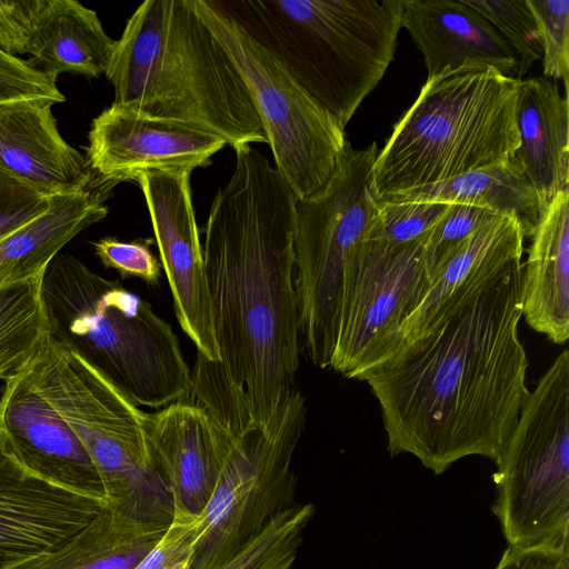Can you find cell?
<instances>
[{
  "label": "cell",
  "mask_w": 569,
  "mask_h": 569,
  "mask_svg": "<svg viewBox=\"0 0 569 569\" xmlns=\"http://www.w3.org/2000/svg\"><path fill=\"white\" fill-rule=\"evenodd\" d=\"M214 196L202 246L220 360L197 353L191 396L226 427H267L297 389V196L251 144Z\"/></svg>",
  "instance_id": "cell-1"
},
{
  "label": "cell",
  "mask_w": 569,
  "mask_h": 569,
  "mask_svg": "<svg viewBox=\"0 0 569 569\" xmlns=\"http://www.w3.org/2000/svg\"><path fill=\"white\" fill-rule=\"evenodd\" d=\"M345 129L393 60L403 0H218Z\"/></svg>",
  "instance_id": "cell-5"
},
{
  "label": "cell",
  "mask_w": 569,
  "mask_h": 569,
  "mask_svg": "<svg viewBox=\"0 0 569 569\" xmlns=\"http://www.w3.org/2000/svg\"><path fill=\"white\" fill-rule=\"evenodd\" d=\"M53 104L43 98L0 102V169L51 196L102 181L60 134Z\"/></svg>",
  "instance_id": "cell-19"
},
{
  "label": "cell",
  "mask_w": 569,
  "mask_h": 569,
  "mask_svg": "<svg viewBox=\"0 0 569 569\" xmlns=\"http://www.w3.org/2000/svg\"><path fill=\"white\" fill-rule=\"evenodd\" d=\"M516 120L519 147L512 160L535 188L543 209L569 184V106L555 81L518 83Z\"/></svg>",
  "instance_id": "cell-21"
},
{
  "label": "cell",
  "mask_w": 569,
  "mask_h": 569,
  "mask_svg": "<svg viewBox=\"0 0 569 569\" xmlns=\"http://www.w3.org/2000/svg\"><path fill=\"white\" fill-rule=\"evenodd\" d=\"M450 203L390 202L377 200L376 213L365 240L401 244L427 239Z\"/></svg>",
  "instance_id": "cell-30"
},
{
  "label": "cell",
  "mask_w": 569,
  "mask_h": 569,
  "mask_svg": "<svg viewBox=\"0 0 569 569\" xmlns=\"http://www.w3.org/2000/svg\"><path fill=\"white\" fill-rule=\"evenodd\" d=\"M114 47L96 11L74 0H43L26 53L32 67L57 81L61 73L106 74Z\"/></svg>",
  "instance_id": "cell-23"
},
{
  "label": "cell",
  "mask_w": 569,
  "mask_h": 569,
  "mask_svg": "<svg viewBox=\"0 0 569 569\" xmlns=\"http://www.w3.org/2000/svg\"><path fill=\"white\" fill-rule=\"evenodd\" d=\"M108 507L28 471L0 435V569L59 547Z\"/></svg>",
  "instance_id": "cell-15"
},
{
  "label": "cell",
  "mask_w": 569,
  "mask_h": 569,
  "mask_svg": "<svg viewBox=\"0 0 569 569\" xmlns=\"http://www.w3.org/2000/svg\"><path fill=\"white\" fill-rule=\"evenodd\" d=\"M43 0H0V49L11 56L26 53Z\"/></svg>",
  "instance_id": "cell-37"
},
{
  "label": "cell",
  "mask_w": 569,
  "mask_h": 569,
  "mask_svg": "<svg viewBox=\"0 0 569 569\" xmlns=\"http://www.w3.org/2000/svg\"><path fill=\"white\" fill-rule=\"evenodd\" d=\"M0 435L12 456L31 473L69 491L107 501L90 456L36 388L27 366L4 380Z\"/></svg>",
  "instance_id": "cell-16"
},
{
  "label": "cell",
  "mask_w": 569,
  "mask_h": 569,
  "mask_svg": "<svg viewBox=\"0 0 569 569\" xmlns=\"http://www.w3.org/2000/svg\"><path fill=\"white\" fill-rule=\"evenodd\" d=\"M241 74L263 126L276 169L298 199L320 189L347 139L276 57L250 37L218 0H191Z\"/></svg>",
  "instance_id": "cell-11"
},
{
  "label": "cell",
  "mask_w": 569,
  "mask_h": 569,
  "mask_svg": "<svg viewBox=\"0 0 569 569\" xmlns=\"http://www.w3.org/2000/svg\"><path fill=\"white\" fill-rule=\"evenodd\" d=\"M481 13L517 56L515 79L522 80L531 64L542 58L538 24L527 0H465Z\"/></svg>",
  "instance_id": "cell-29"
},
{
  "label": "cell",
  "mask_w": 569,
  "mask_h": 569,
  "mask_svg": "<svg viewBox=\"0 0 569 569\" xmlns=\"http://www.w3.org/2000/svg\"><path fill=\"white\" fill-rule=\"evenodd\" d=\"M521 258L471 277L426 330L360 378L390 456L409 453L435 475L469 456L499 461L529 393Z\"/></svg>",
  "instance_id": "cell-2"
},
{
  "label": "cell",
  "mask_w": 569,
  "mask_h": 569,
  "mask_svg": "<svg viewBox=\"0 0 569 569\" xmlns=\"http://www.w3.org/2000/svg\"><path fill=\"white\" fill-rule=\"evenodd\" d=\"M307 416L296 389L264 428L231 433L213 491L197 516L191 569H217L276 516L295 505L292 458Z\"/></svg>",
  "instance_id": "cell-10"
},
{
  "label": "cell",
  "mask_w": 569,
  "mask_h": 569,
  "mask_svg": "<svg viewBox=\"0 0 569 569\" xmlns=\"http://www.w3.org/2000/svg\"><path fill=\"white\" fill-rule=\"evenodd\" d=\"M523 241L519 222L499 214L450 248L436 263L425 298L397 330L387 358L400 345L426 330L467 280L501 269L513 258L522 256Z\"/></svg>",
  "instance_id": "cell-24"
},
{
  "label": "cell",
  "mask_w": 569,
  "mask_h": 569,
  "mask_svg": "<svg viewBox=\"0 0 569 569\" xmlns=\"http://www.w3.org/2000/svg\"><path fill=\"white\" fill-rule=\"evenodd\" d=\"M536 18L541 46L543 76L562 79L568 89L569 1L527 0Z\"/></svg>",
  "instance_id": "cell-31"
},
{
  "label": "cell",
  "mask_w": 569,
  "mask_h": 569,
  "mask_svg": "<svg viewBox=\"0 0 569 569\" xmlns=\"http://www.w3.org/2000/svg\"><path fill=\"white\" fill-rule=\"evenodd\" d=\"M497 216L499 214L479 207L451 204L427 238V249L433 270L438 260L450 248Z\"/></svg>",
  "instance_id": "cell-35"
},
{
  "label": "cell",
  "mask_w": 569,
  "mask_h": 569,
  "mask_svg": "<svg viewBox=\"0 0 569 569\" xmlns=\"http://www.w3.org/2000/svg\"><path fill=\"white\" fill-rule=\"evenodd\" d=\"M87 161L103 182L137 181L146 172L183 173L211 164L226 140L187 122L112 103L92 120Z\"/></svg>",
  "instance_id": "cell-14"
},
{
  "label": "cell",
  "mask_w": 569,
  "mask_h": 569,
  "mask_svg": "<svg viewBox=\"0 0 569 569\" xmlns=\"http://www.w3.org/2000/svg\"><path fill=\"white\" fill-rule=\"evenodd\" d=\"M433 268L427 239L362 240L351 262L329 368L358 379L389 355L395 335L420 305Z\"/></svg>",
  "instance_id": "cell-12"
},
{
  "label": "cell",
  "mask_w": 569,
  "mask_h": 569,
  "mask_svg": "<svg viewBox=\"0 0 569 569\" xmlns=\"http://www.w3.org/2000/svg\"><path fill=\"white\" fill-rule=\"evenodd\" d=\"M146 429L173 509L198 516L211 497L231 433L204 407L186 399L148 413Z\"/></svg>",
  "instance_id": "cell-17"
},
{
  "label": "cell",
  "mask_w": 569,
  "mask_h": 569,
  "mask_svg": "<svg viewBox=\"0 0 569 569\" xmlns=\"http://www.w3.org/2000/svg\"><path fill=\"white\" fill-rule=\"evenodd\" d=\"M112 187L99 181L87 189L52 194L40 216L0 238V289L43 274L71 239L104 219V201Z\"/></svg>",
  "instance_id": "cell-22"
},
{
  "label": "cell",
  "mask_w": 569,
  "mask_h": 569,
  "mask_svg": "<svg viewBox=\"0 0 569 569\" xmlns=\"http://www.w3.org/2000/svg\"><path fill=\"white\" fill-rule=\"evenodd\" d=\"M43 274L0 289V379L2 380L22 370L50 336L41 298Z\"/></svg>",
  "instance_id": "cell-27"
},
{
  "label": "cell",
  "mask_w": 569,
  "mask_h": 569,
  "mask_svg": "<svg viewBox=\"0 0 569 569\" xmlns=\"http://www.w3.org/2000/svg\"><path fill=\"white\" fill-rule=\"evenodd\" d=\"M373 141L353 149L347 140L325 184L295 204V286L300 345L309 360L329 368L338 339L348 272L376 213Z\"/></svg>",
  "instance_id": "cell-8"
},
{
  "label": "cell",
  "mask_w": 569,
  "mask_h": 569,
  "mask_svg": "<svg viewBox=\"0 0 569 569\" xmlns=\"http://www.w3.org/2000/svg\"><path fill=\"white\" fill-rule=\"evenodd\" d=\"M521 271L522 316L555 343L569 338V190L542 209Z\"/></svg>",
  "instance_id": "cell-20"
},
{
  "label": "cell",
  "mask_w": 569,
  "mask_h": 569,
  "mask_svg": "<svg viewBox=\"0 0 569 569\" xmlns=\"http://www.w3.org/2000/svg\"><path fill=\"white\" fill-rule=\"evenodd\" d=\"M390 202H441L488 209L516 219L525 239L531 237L542 211L537 192L513 161L493 164L452 179L388 193Z\"/></svg>",
  "instance_id": "cell-26"
},
{
  "label": "cell",
  "mask_w": 569,
  "mask_h": 569,
  "mask_svg": "<svg viewBox=\"0 0 569 569\" xmlns=\"http://www.w3.org/2000/svg\"><path fill=\"white\" fill-rule=\"evenodd\" d=\"M43 98L60 103L66 100L56 80L28 61L0 49V102Z\"/></svg>",
  "instance_id": "cell-34"
},
{
  "label": "cell",
  "mask_w": 569,
  "mask_h": 569,
  "mask_svg": "<svg viewBox=\"0 0 569 569\" xmlns=\"http://www.w3.org/2000/svg\"><path fill=\"white\" fill-rule=\"evenodd\" d=\"M191 173L146 172L137 182L149 211L178 322L197 353L218 362L220 353L192 203Z\"/></svg>",
  "instance_id": "cell-13"
},
{
  "label": "cell",
  "mask_w": 569,
  "mask_h": 569,
  "mask_svg": "<svg viewBox=\"0 0 569 569\" xmlns=\"http://www.w3.org/2000/svg\"><path fill=\"white\" fill-rule=\"evenodd\" d=\"M197 536V516L173 509L167 531L133 569H163L192 557Z\"/></svg>",
  "instance_id": "cell-36"
},
{
  "label": "cell",
  "mask_w": 569,
  "mask_h": 569,
  "mask_svg": "<svg viewBox=\"0 0 569 569\" xmlns=\"http://www.w3.org/2000/svg\"><path fill=\"white\" fill-rule=\"evenodd\" d=\"M50 336L94 368L138 407L187 399L191 370L172 327L151 305L69 253L42 277Z\"/></svg>",
  "instance_id": "cell-4"
},
{
  "label": "cell",
  "mask_w": 569,
  "mask_h": 569,
  "mask_svg": "<svg viewBox=\"0 0 569 569\" xmlns=\"http://www.w3.org/2000/svg\"><path fill=\"white\" fill-rule=\"evenodd\" d=\"M51 194L0 169V238L40 216Z\"/></svg>",
  "instance_id": "cell-33"
},
{
  "label": "cell",
  "mask_w": 569,
  "mask_h": 569,
  "mask_svg": "<svg viewBox=\"0 0 569 569\" xmlns=\"http://www.w3.org/2000/svg\"><path fill=\"white\" fill-rule=\"evenodd\" d=\"M163 569H191V557L181 560L179 562H176L167 568Z\"/></svg>",
  "instance_id": "cell-39"
},
{
  "label": "cell",
  "mask_w": 569,
  "mask_h": 569,
  "mask_svg": "<svg viewBox=\"0 0 569 569\" xmlns=\"http://www.w3.org/2000/svg\"><path fill=\"white\" fill-rule=\"evenodd\" d=\"M151 239L122 241L114 237H104L93 242L94 252L108 268L116 269L121 279L136 277L148 283L160 278L161 263L150 246Z\"/></svg>",
  "instance_id": "cell-32"
},
{
  "label": "cell",
  "mask_w": 569,
  "mask_h": 569,
  "mask_svg": "<svg viewBox=\"0 0 569 569\" xmlns=\"http://www.w3.org/2000/svg\"><path fill=\"white\" fill-rule=\"evenodd\" d=\"M496 569H569V552L543 547L508 546Z\"/></svg>",
  "instance_id": "cell-38"
},
{
  "label": "cell",
  "mask_w": 569,
  "mask_h": 569,
  "mask_svg": "<svg viewBox=\"0 0 569 569\" xmlns=\"http://www.w3.org/2000/svg\"><path fill=\"white\" fill-rule=\"evenodd\" d=\"M169 525L141 520L108 507L59 547L14 569H133Z\"/></svg>",
  "instance_id": "cell-25"
},
{
  "label": "cell",
  "mask_w": 569,
  "mask_h": 569,
  "mask_svg": "<svg viewBox=\"0 0 569 569\" xmlns=\"http://www.w3.org/2000/svg\"><path fill=\"white\" fill-rule=\"evenodd\" d=\"M519 81L493 68L427 80L377 154V198L512 160Z\"/></svg>",
  "instance_id": "cell-6"
},
{
  "label": "cell",
  "mask_w": 569,
  "mask_h": 569,
  "mask_svg": "<svg viewBox=\"0 0 569 569\" xmlns=\"http://www.w3.org/2000/svg\"><path fill=\"white\" fill-rule=\"evenodd\" d=\"M27 368L90 456L108 506L169 523L173 502L149 446L148 412L51 336Z\"/></svg>",
  "instance_id": "cell-7"
},
{
  "label": "cell",
  "mask_w": 569,
  "mask_h": 569,
  "mask_svg": "<svg viewBox=\"0 0 569 569\" xmlns=\"http://www.w3.org/2000/svg\"><path fill=\"white\" fill-rule=\"evenodd\" d=\"M106 76L114 103L198 126L233 150L268 142L241 74L191 0L143 1Z\"/></svg>",
  "instance_id": "cell-3"
},
{
  "label": "cell",
  "mask_w": 569,
  "mask_h": 569,
  "mask_svg": "<svg viewBox=\"0 0 569 569\" xmlns=\"http://www.w3.org/2000/svg\"><path fill=\"white\" fill-rule=\"evenodd\" d=\"M401 28L425 58L427 80L485 68L515 79V51L465 0H403Z\"/></svg>",
  "instance_id": "cell-18"
},
{
  "label": "cell",
  "mask_w": 569,
  "mask_h": 569,
  "mask_svg": "<svg viewBox=\"0 0 569 569\" xmlns=\"http://www.w3.org/2000/svg\"><path fill=\"white\" fill-rule=\"evenodd\" d=\"M492 510L508 546L569 552V351L529 391L499 459Z\"/></svg>",
  "instance_id": "cell-9"
},
{
  "label": "cell",
  "mask_w": 569,
  "mask_h": 569,
  "mask_svg": "<svg viewBox=\"0 0 569 569\" xmlns=\"http://www.w3.org/2000/svg\"><path fill=\"white\" fill-rule=\"evenodd\" d=\"M313 511L311 503L287 508L217 569H290Z\"/></svg>",
  "instance_id": "cell-28"
}]
</instances>
